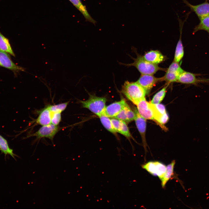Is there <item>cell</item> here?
<instances>
[{
  "label": "cell",
  "mask_w": 209,
  "mask_h": 209,
  "mask_svg": "<svg viewBox=\"0 0 209 209\" xmlns=\"http://www.w3.org/2000/svg\"><path fill=\"white\" fill-rule=\"evenodd\" d=\"M200 21L199 24L194 28L193 33L197 31L203 30L206 31L209 35V15L199 19Z\"/></svg>",
  "instance_id": "obj_22"
},
{
  "label": "cell",
  "mask_w": 209,
  "mask_h": 209,
  "mask_svg": "<svg viewBox=\"0 0 209 209\" xmlns=\"http://www.w3.org/2000/svg\"><path fill=\"white\" fill-rule=\"evenodd\" d=\"M99 117L102 125L107 130L113 134H115L116 132L113 126L111 119L109 117L104 114H102Z\"/></svg>",
  "instance_id": "obj_24"
},
{
  "label": "cell",
  "mask_w": 209,
  "mask_h": 209,
  "mask_svg": "<svg viewBox=\"0 0 209 209\" xmlns=\"http://www.w3.org/2000/svg\"><path fill=\"white\" fill-rule=\"evenodd\" d=\"M106 99L90 95L88 100L81 101L82 107L86 108L98 117L103 114L106 107Z\"/></svg>",
  "instance_id": "obj_3"
},
{
  "label": "cell",
  "mask_w": 209,
  "mask_h": 209,
  "mask_svg": "<svg viewBox=\"0 0 209 209\" xmlns=\"http://www.w3.org/2000/svg\"><path fill=\"white\" fill-rule=\"evenodd\" d=\"M184 71L179 63L174 60L166 69L165 75L162 77L163 81H165L169 84L176 82L179 75Z\"/></svg>",
  "instance_id": "obj_7"
},
{
  "label": "cell",
  "mask_w": 209,
  "mask_h": 209,
  "mask_svg": "<svg viewBox=\"0 0 209 209\" xmlns=\"http://www.w3.org/2000/svg\"><path fill=\"white\" fill-rule=\"evenodd\" d=\"M134 62L131 63L120 64L127 66L135 67L141 74L153 75L159 71H166L165 69L159 67L158 64L151 63L145 60L143 56L137 55V57L134 59Z\"/></svg>",
  "instance_id": "obj_2"
},
{
  "label": "cell",
  "mask_w": 209,
  "mask_h": 209,
  "mask_svg": "<svg viewBox=\"0 0 209 209\" xmlns=\"http://www.w3.org/2000/svg\"><path fill=\"white\" fill-rule=\"evenodd\" d=\"M121 92L136 105L145 98L146 94L144 89L136 82H130L127 80L125 81L122 85Z\"/></svg>",
  "instance_id": "obj_1"
},
{
  "label": "cell",
  "mask_w": 209,
  "mask_h": 209,
  "mask_svg": "<svg viewBox=\"0 0 209 209\" xmlns=\"http://www.w3.org/2000/svg\"><path fill=\"white\" fill-rule=\"evenodd\" d=\"M0 66L13 71L14 73L24 71L23 68L16 64L9 54L0 50Z\"/></svg>",
  "instance_id": "obj_9"
},
{
  "label": "cell",
  "mask_w": 209,
  "mask_h": 209,
  "mask_svg": "<svg viewBox=\"0 0 209 209\" xmlns=\"http://www.w3.org/2000/svg\"><path fill=\"white\" fill-rule=\"evenodd\" d=\"M60 130V128L57 125L51 123L42 126L37 131L28 135L27 137L35 136L37 139L46 138L53 141L55 136Z\"/></svg>",
  "instance_id": "obj_5"
},
{
  "label": "cell",
  "mask_w": 209,
  "mask_h": 209,
  "mask_svg": "<svg viewBox=\"0 0 209 209\" xmlns=\"http://www.w3.org/2000/svg\"><path fill=\"white\" fill-rule=\"evenodd\" d=\"M139 114L146 119L156 121L158 115V111L155 105L148 102L145 98L136 105Z\"/></svg>",
  "instance_id": "obj_4"
},
{
  "label": "cell",
  "mask_w": 209,
  "mask_h": 209,
  "mask_svg": "<svg viewBox=\"0 0 209 209\" xmlns=\"http://www.w3.org/2000/svg\"><path fill=\"white\" fill-rule=\"evenodd\" d=\"M125 100H121L113 102L106 107L103 114L109 118H114L127 104Z\"/></svg>",
  "instance_id": "obj_12"
},
{
  "label": "cell",
  "mask_w": 209,
  "mask_h": 209,
  "mask_svg": "<svg viewBox=\"0 0 209 209\" xmlns=\"http://www.w3.org/2000/svg\"><path fill=\"white\" fill-rule=\"evenodd\" d=\"M0 151L6 156L10 155L14 159L16 155L14 153L13 150L9 146L7 140L0 135Z\"/></svg>",
  "instance_id": "obj_21"
},
{
  "label": "cell",
  "mask_w": 209,
  "mask_h": 209,
  "mask_svg": "<svg viewBox=\"0 0 209 209\" xmlns=\"http://www.w3.org/2000/svg\"><path fill=\"white\" fill-rule=\"evenodd\" d=\"M176 82L195 84L199 82V79L196 78L195 74L184 71L179 75Z\"/></svg>",
  "instance_id": "obj_17"
},
{
  "label": "cell",
  "mask_w": 209,
  "mask_h": 209,
  "mask_svg": "<svg viewBox=\"0 0 209 209\" xmlns=\"http://www.w3.org/2000/svg\"><path fill=\"white\" fill-rule=\"evenodd\" d=\"M207 0V1H209V0Z\"/></svg>",
  "instance_id": "obj_29"
},
{
  "label": "cell",
  "mask_w": 209,
  "mask_h": 209,
  "mask_svg": "<svg viewBox=\"0 0 209 209\" xmlns=\"http://www.w3.org/2000/svg\"><path fill=\"white\" fill-rule=\"evenodd\" d=\"M177 15L178 17L177 19L179 23L180 35L175 49L174 60L179 63L183 58L184 55V48L182 42L181 36L184 24L188 16L187 15L184 21H182L179 18L177 13Z\"/></svg>",
  "instance_id": "obj_10"
},
{
  "label": "cell",
  "mask_w": 209,
  "mask_h": 209,
  "mask_svg": "<svg viewBox=\"0 0 209 209\" xmlns=\"http://www.w3.org/2000/svg\"><path fill=\"white\" fill-rule=\"evenodd\" d=\"M36 122L37 124L42 126L51 124V113L48 105L46 106L40 111Z\"/></svg>",
  "instance_id": "obj_18"
},
{
  "label": "cell",
  "mask_w": 209,
  "mask_h": 209,
  "mask_svg": "<svg viewBox=\"0 0 209 209\" xmlns=\"http://www.w3.org/2000/svg\"><path fill=\"white\" fill-rule=\"evenodd\" d=\"M127 104L120 112L114 118L126 122H128L127 112Z\"/></svg>",
  "instance_id": "obj_26"
},
{
  "label": "cell",
  "mask_w": 209,
  "mask_h": 209,
  "mask_svg": "<svg viewBox=\"0 0 209 209\" xmlns=\"http://www.w3.org/2000/svg\"><path fill=\"white\" fill-rule=\"evenodd\" d=\"M199 82H209V78L206 79H199Z\"/></svg>",
  "instance_id": "obj_28"
},
{
  "label": "cell",
  "mask_w": 209,
  "mask_h": 209,
  "mask_svg": "<svg viewBox=\"0 0 209 209\" xmlns=\"http://www.w3.org/2000/svg\"><path fill=\"white\" fill-rule=\"evenodd\" d=\"M169 84H167V85L154 96L150 102L151 103L154 105H157L160 103L165 97L167 89Z\"/></svg>",
  "instance_id": "obj_23"
},
{
  "label": "cell",
  "mask_w": 209,
  "mask_h": 209,
  "mask_svg": "<svg viewBox=\"0 0 209 209\" xmlns=\"http://www.w3.org/2000/svg\"><path fill=\"white\" fill-rule=\"evenodd\" d=\"M0 50L15 57L8 39L0 31Z\"/></svg>",
  "instance_id": "obj_19"
},
{
  "label": "cell",
  "mask_w": 209,
  "mask_h": 209,
  "mask_svg": "<svg viewBox=\"0 0 209 209\" xmlns=\"http://www.w3.org/2000/svg\"><path fill=\"white\" fill-rule=\"evenodd\" d=\"M143 57L147 61L156 64L162 62L166 58L165 56L157 50L149 51L146 53Z\"/></svg>",
  "instance_id": "obj_15"
},
{
  "label": "cell",
  "mask_w": 209,
  "mask_h": 209,
  "mask_svg": "<svg viewBox=\"0 0 209 209\" xmlns=\"http://www.w3.org/2000/svg\"><path fill=\"white\" fill-rule=\"evenodd\" d=\"M111 121L113 126L116 132L121 134L128 138L131 137L126 122L114 118L111 119Z\"/></svg>",
  "instance_id": "obj_14"
},
{
  "label": "cell",
  "mask_w": 209,
  "mask_h": 209,
  "mask_svg": "<svg viewBox=\"0 0 209 209\" xmlns=\"http://www.w3.org/2000/svg\"><path fill=\"white\" fill-rule=\"evenodd\" d=\"M51 113V123L58 125L61 120V113Z\"/></svg>",
  "instance_id": "obj_27"
},
{
  "label": "cell",
  "mask_w": 209,
  "mask_h": 209,
  "mask_svg": "<svg viewBox=\"0 0 209 209\" xmlns=\"http://www.w3.org/2000/svg\"><path fill=\"white\" fill-rule=\"evenodd\" d=\"M182 1L191 11L196 13L199 19L209 15V3L207 0L203 3L196 5H192L187 0Z\"/></svg>",
  "instance_id": "obj_11"
},
{
  "label": "cell",
  "mask_w": 209,
  "mask_h": 209,
  "mask_svg": "<svg viewBox=\"0 0 209 209\" xmlns=\"http://www.w3.org/2000/svg\"><path fill=\"white\" fill-rule=\"evenodd\" d=\"M81 12L86 21L95 24L96 21L88 12L86 6L84 5L80 0H68Z\"/></svg>",
  "instance_id": "obj_16"
},
{
  "label": "cell",
  "mask_w": 209,
  "mask_h": 209,
  "mask_svg": "<svg viewBox=\"0 0 209 209\" xmlns=\"http://www.w3.org/2000/svg\"><path fill=\"white\" fill-rule=\"evenodd\" d=\"M175 164V161L173 160L166 166L165 174L163 177L160 180L161 181V185L163 188H165L167 183L173 175Z\"/></svg>",
  "instance_id": "obj_20"
},
{
  "label": "cell",
  "mask_w": 209,
  "mask_h": 209,
  "mask_svg": "<svg viewBox=\"0 0 209 209\" xmlns=\"http://www.w3.org/2000/svg\"><path fill=\"white\" fill-rule=\"evenodd\" d=\"M142 167L152 175L158 176L160 180L164 176L166 170V166L158 161H149L142 165Z\"/></svg>",
  "instance_id": "obj_6"
},
{
  "label": "cell",
  "mask_w": 209,
  "mask_h": 209,
  "mask_svg": "<svg viewBox=\"0 0 209 209\" xmlns=\"http://www.w3.org/2000/svg\"><path fill=\"white\" fill-rule=\"evenodd\" d=\"M69 102H66L55 105H48V108L51 112L61 113L65 109Z\"/></svg>",
  "instance_id": "obj_25"
},
{
  "label": "cell",
  "mask_w": 209,
  "mask_h": 209,
  "mask_svg": "<svg viewBox=\"0 0 209 209\" xmlns=\"http://www.w3.org/2000/svg\"><path fill=\"white\" fill-rule=\"evenodd\" d=\"M162 81V77L158 78L153 75L141 74L136 82L144 89L147 94L149 93L156 84Z\"/></svg>",
  "instance_id": "obj_8"
},
{
  "label": "cell",
  "mask_w": 209,
  "mask_h": 209,
  "mask_svg": "<svg viewBox=\"0 0 209 209\" xmlns=\"http://www.w3.org/2000/svg\"><path fill=\"white\" fill-rule=\"evenodd\" d=\"M136 117L134 120L137 128L141 136L145 153L147 152V144L145 138L146 127V119L142 117L136 110H134Z\"/></svg>",
  "instance_id": "obj_13"
}]
</instances>
